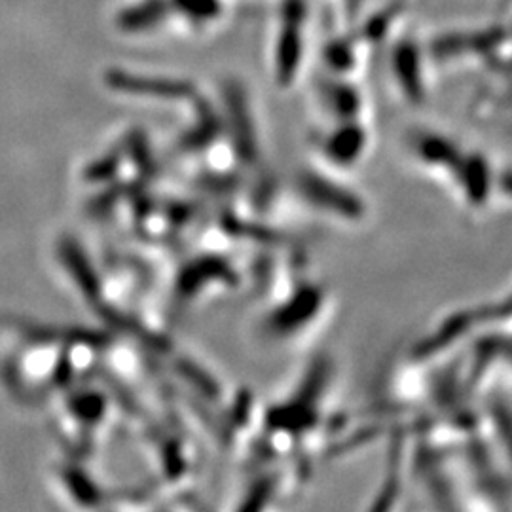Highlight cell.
<instances>
[{
	"label": "cell",
	"instance_id": "1",
	"mask_svg": "<svg viewBox=\"0 0 512 512\" xmlns=\"http://www.w3.org/2000/svg\"><path fill=\"white\" fill-rule=\"evenodd\" d=\"M300 190L311 209L329 219L355 224L368 217L365 202L346 184L336 181L323 169H311L304 173Z\"/></svg>",
	"mask_w": 512,
	"mask_h": 512
},
{
	"label": "cell",
	"instance_id": "2",
	"mask_svg": "<svg viewBox=\"0 0 512 512\" xmlns=\"http://www.w3.org/2000/svg\"><path fill=\"white\" fill-rule=\"evenodd\" d=\"M167 12H169L167 0H143L137 6L126 10L118 21L126 31H145L164 21Z\"/></svg>",
	"mask_w": 512,
	"mask_h": 512
},
{
	"label": "cell",
	"instance_id": "3",
	"mask_svg": "<svg viewBox=\"0 0 512 512\" xmlns=\"http://www.w3.org/2000/svg\"><path fill=\"white\" fill-rule=\"evenodd\" d=\"M112 84L120 90L129 92L156 93V95H184L188 93L186 84L171 82V80H148V78H135V76H124V74H112Z\"/></svg>",
	"mask_w": 512,
	"mask_h": 512
},
{
	"label": "cell",
	"instance_id": "4",
	"mask_svg": "<svg viewBox=\"0 0 512 512\" xmlns=\"http://www.w3.org/2000/svg\"><path fill=\"white\" fill-rule=\"evenodd\" d=\"M179 8L192 18L207 19L217 14V0H177Z\"/></svg>",
	"mask_w": 512,
	"mask_h": 512
}]
</instances>
